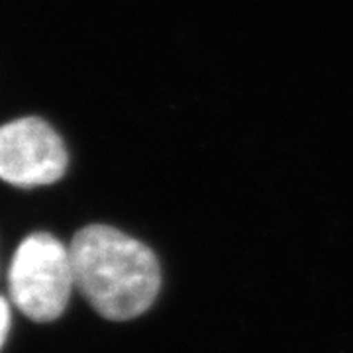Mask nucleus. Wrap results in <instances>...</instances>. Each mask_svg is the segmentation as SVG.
<instances>
[{
  "label": "nucleus",
  "mask_w": 353,
  "mask_h": 353,
  "mask_svg": "<svg viewBox=\"0 0 353 353\" xmlns=\"http://www.w3.org/2000/svg\"><path fill=\"white\" fill-rule=\"evenodd\" d=\"M10 320H12V316H10V306H8L4 296H0V350H2V345H4V341H6V336H8Z\"/></svg>",
  "instance_id": "nucleus-4"
},
{
  "label": "nucleus",
  "mask_w": 353,
  "mask_h": 353,
  "mask_svg": "<svg viewBox=\"0 0 353 353\" xmlns=\"http://www.w3.org/2000/svg\"><path fill=\"white\" fill-rule=\"evenodd\" d=\"M69 253L75 287L102 318L126 322L157 299L159 261L148 245L124 232L102 224L83 228Z\"/></svg>",
  "instance_id": "nucleus-1"
},
{
  "label": "nucleus",
  "mask_w": 353,
  "mask_h": 353,
  "mask_svg": "<svg viewBox=\"0 0 353 353\" xmlns=\"http://www.w3.org/2000/svg\"><path fill=\"white\" fill-rule=\"evenodd\" d=\"M10 299L34 322H51L63 314L75 287L71 253L55 236H28L14 253L8 271Z\"/></svg>",
  "instance_id": "nucleus-2"
},
{
  "label": "nucleus",
  "mask_w": 353,
  "mask_h": 353,
  "mask_svg": "<svg viewBox=\"0 0 353 353\" xmlns=\"http://www.w3.org/2000/svg\"><path fill=\"white\" fill-rule=\"evenodd\" d=\"M69 155L61 136L36 116L0 126V179L20 189L57 183Z\"/></svg>",
  "instance_id": "nucleus-3"
}]
</instances>
